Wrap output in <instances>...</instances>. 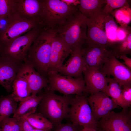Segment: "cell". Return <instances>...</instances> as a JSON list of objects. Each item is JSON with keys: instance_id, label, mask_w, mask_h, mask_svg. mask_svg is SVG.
I'll list each match as a JSON object with an SVG mask.
<instances>
[{"instance_id": "obj_26", "label": "cell", "mask_w": 131, "mask_h": 131, "mask_svg": "<svg viewBox=\"0 0 131 131\" xmlns=\"http://www.w3.org/2000/svg\"><path fill=\"white\" fill-rule=\"evenodd\" d=\"M114 45L113 49L112 50L116 57L123 55L130 54L131 52V32L129 31L125 38L121 41L117 42Z\"/></svg>"}, {"instance_id": "obj_27", "label": "cell", "mask_w": 131, "mask_h": 131, "mask_svg": "<svg viewBox=\"0 0 131 131\" xmlns=\"http://www.w3.org/2000/svg\"><path fill=\"white\" fill-rule=\"evenodd\" d=\"M130 7H123L113 11L111 13L121 26L123 28H126L131 21V9Z\"/></svg>"}, {"instance_id": "obj_30", "label": "cell", "mask_w": 131, "mask_h": 131, "mask_svg": "<svg viewBox=\"0 0 131 131\" xmlns=\"http://www.w3.org/2000/svg\"><path fill=\"white\" fill-rule=\"evenodd\" d=\"M2 131H22L20 119L13 117L5 120L1 126Z\"/></svg>"}, {"instance_id": "obj_6", "label": "cell", "mask_w": 131, "mask_h": 131, "mask_svg": "<svg viewBox=\"0 0 131 131\" xmlns=\"http://www.w3.org/2000/svg\"><path fill=\"white\" fill-rule=\"evenodd\" d=\"M44 28L41 26L33 28L24 35L0 47V55L18 63L26 60L33 43Z\"/></svg>"}, {"instance_id": "obj_13", "label": "cell", "mask_w": 131, "mask_h": 131, "mask_svg": "<svg viewBox=\"0 0 131 131\" xmlns=\"http://www.w3.org/2000/svg\"><path fill=\"white\" fill-rule=\"evenodd\" d=\"M71 50L56 34L51 46L50 59L47 74L58 73L65 59L70 54Z\"/></svg>"}, {"instance_id": "obj_37", "label": "cell", "mask_w": 131, "mask_h": 131, "mask_svg": "<svg viewBox=\"0 0 131 131\" xmlns=\"http://www.w3.org/2000/svg\"><path fill=\"white\" fill-rule=\"evenodd\" d=\"M67 5L71 6H78L80 4V0H62Z\"/></svg>"}, {"instance_id": "obj_19", "label": "cell", "mask_w": 131, "mask_h": 131, "mask_svg": "<svg viewBox=\"0 0 131 131\" xmlns=\"http://www.w3.org/2000/svg\"><path fill=\"white\" fill-rule=\"evenodd\" d=\"M42 0H15L14 12L28 19L40 18Z\"/></svg>"}, {"instance_id": "obj_28", "label": "cell", "mask_w": 131, "mask_h": 131, "mask_svg": "<svg viewBox=\"0 0 131 131\" xmlns=\"http://www.w3.org/2000/svg\"><path fill=\"white\" fill-rule=\"evenodd\" d=\"M104 24L108 38L112 42H116V33L118 27L114 16L111 14L104 15Z\"/></svg>"}, {"instance_id": "obj_1", "label": "cell", "mask_w": 131, "mask_h": 131, "mask_svg": "<svg viewBox=\"0 0 131 131\" xmlns=\"http://www.w3.org/2000/svg\"><path fill=\"white\" fill-rule=\"evenodd\" d=\"M55 28H44L33 43L27 57L29 63L41 75H47Z\"/></svg>"}, {"instance_id": "obj_11", "label": "cell", "mask_w": 131, "mask_h": 131, "mask_svg": "<svg viewBox=\"0 0 131 131\" xmlns=\"http://www.w3.org/2000/svg\"><path fill=\"white\" fill-rule=\"evenodd\" d=\"M131 70L113 54L106 60L99 70L108 77L112 76L122 87L131 84Z\"/></svg>"}, {"instance_id": "obj_4", "label": "cell", "mask_w": 131, "mask_h": 131, "mask_svg": "<svg viewBox=\"0 0 131 131\" xmlns=\"http://www.w3.org/2000/svg\"><path fill=\"white\" fill-rule=\"evenodd\" d=\"M40 16L44 27L55 28L79 10V5H67L62 0H42Z\"/></svg>"}, {"instance_id": "obj_29", "label": "cell", "mask_w": 131, "mask_h": 131, "mask_svg": "<svg viewBox=\"0 0 131 131\" xmlns=\"http://www.w3.org/2000/svg\"><path fill=\"white\" fill-rule=\"evenodd\" d=\"M105 5L102 8V12L104 15L111 14L113 11L124 6H130L126 0H105Z\"/></svg>"}, {"instance_id": "obj_40", "label": "cell", "mask_w": 131, "mask_h": 131, "mask_svg": "<svg viewBox=\"0 0 131 131\" xmlns=\"http://www.w3.org/2000/svg\"><path fill=\"white\" fill-rule=\"evenodd\" d=\"M102 131H103L102 130Z\"/></svg>"}, {"instance_id": "obj_35", "label": "cell", "mask_w": 131, "mask_h": 131, "mask_svg": "<svg viewBox=\"0 0 131 131\" xmlns=\"http://www.w3.org/2000/svg\"><path fill=\"white\" fill-rule=\"evenodd\" d=\"M128 27L126 28L121 26L118 27L117 32L116 42L122 40L125 38L130 29V28L128 29Z\"/></svg>"}, {"instance_id": "obj_10", "label": "cell", "mask_w": 131, "mask_h": 131, "mask_svg": "<svg viewBox=\"0 0 131 131\" xmlns=\"http://www.w3.org/2000/svg\"><path fill=\"white\" fill-rule=\"evenodd\" d=\"M128 109L119 112L113 110L98 122L103 131H131V113Z\"/></svg>"}, {"instance_id": "obj_33", "label": "cell", "mask_w": 131, "mask_h": 131, "mask_svg": "<svg viewBox=\"0 0 131 131\" xmlns=\"http://www.w3.org/2000/svg\"><path fill=\"white\" fill-rule=\"evenodd\" d=\"M122 95L125 102L129 107L131 105V84L122 86Z\"/></svg>"}, {"instance_id": "obj_39", "label": "cell", "mask_w": 131, "mask_h": 131, "mask_svg": "<svg viewBox=\"0 0 131 131\" xmlns=\"http://www.w3.org/2000/svg\"><path fill=\"white\" fill-rule=\"evenodd\" d=\"M0 131H2L0 127Z\"/></svg>"}, {"instance_id": "obj_24", "label": "cell", "mask_w": 131, "mask_h": 131, "mask_svg": "<svg viewBox=\"0 0 131 131\" xmlns=\"http://www.w3.org/2000/svg\"><path fill=\"white\" fill-rule=\"evenodd\" d=\"M17 102L11 94L0 97V127L2 122L14 114L17 107Z\"/></svg>"}, {"instance_id": "obj_8", "label": "cell", "mask_w": 131, "mask_h": 131, "mask_svg": "<svg viewBox=\"0 0 131 131\" xmlns=\"http://www.w3.org/2000/svg\"><path fill=\"white\" fill-rule=\"evenodd\" d=\"M49 83L47 88L57 91L65 95H72L87 92L83 79L76 78L59 73L48 74Z\"/></svg>"}, {"instance_id": "obj_5", "label": "cell", "mask_w": 131, "mask_h": 131, "mask_svg": "<svg viewBox=\"0 0 131 131\" xmlns=\"http://www.w3.org/2000/svg\"><path fill=\"white\" fill-rule=\"evenodd\" d=\"M5 21L3 28L0 31V47L7 44L33 28L43 27L40 18L27 19L14 12Z\"/></svg>"}, {"instance_id": "obj_3", "label": "cell", "mask_w": 131, "mask_h": 131, "mask_svg": "<svg viewBox=\"0 0 131 131\" xmlns=\"http://www.w3.org/2000/svg\"><path fill=\"white\" fill-rule=\"evenodd\" d=\"M55 29L56 34L71 51L82 48L86 38L87 18L79 10Z\"/></svg>"}, {"instance_id": "obj_20", "label": "cell", "mask_w": 131, "mask_h": 131, "mask_svg": "<svg viewBox=\"0 0 131 131\" xmlns=\"http://www.w3.org/2000/svg\"><path fill=\"white\" fill-rule=\"evenodd\" d=\"M12 91L11 95L17 102L23 100L31 95L27 81L20 69L13 82Z\"/></svg>"}, {"instance_id": "obj_12", "label": "cell", "mask_w": 131, "mask_h": 131, "mask_svg": "<svg viewBox=\"0 0 131 131\" xmlns=\"http://www.w3.org/2000/svg\"><path fill=\"white\" fill-rule=\"evenodd\" d=\"M87 99L95 120H98L119 106L111 98L103 91L90 95Z\"/></svg>"}, {"instance_id": "obj_21", "label": "cell", "mask_w": 131, "mask_h": 131, "mask_svg": "<svg viewBox=\"0 0 131 131\" xmlns=\"http://www.w3.org/2000/svg\"><path fill=\"white\" fill-rule=\"evenodd\" d=\"M41 95H31L20 102L13 117L20 119L25 114L30 112H36L38 107L42 99Z\"/></svg>"}, {"instance_id": "obj_25", "label": "cell", "mask_w": 131, "mask_h": 131, "mask_svg": "<svg viewBox=\"0 0 131 131\" xmlns=\"http://www.w3.org/2000/svg\"><path fill=\"white\" fill-rule=\"evenodd\" d=\"M23 116L31 126L36 129L52 130L54 127L52 123L39 112H30Z\"/></svg>"}, {"instance_id": "obj_36", "label": "cell", "mask_w": 131, "mask_h": 131, "mask_svg": "<svg viewBox=\"0 0 131 131\" xmlns=\"http://www.w3.org/2000/svg\"><path fill=\"white\" fill-rule=\"evenodd\" d=\"M119 58L123 60L124 62L123 64L128 68L131 70V58L128 57L126 55L121 56Z\"/></svg>"}, {"instance_id": "obj_2", "label": "cell", "mask_w": 131, "mask_h": 131, "mask_svg": "<svg viewBox=\"0 0 131 131\" xmlns=\"http://www.w3.org/2000/svg\"><path fill=\"white\" fill-rule=\"evenodd\" d=\"M41 94L42 98L38 107L37 112L42 114L56 126L68 118L72 99L71 95H60L47 88Z\"/></svg>"}, {"instance_id": "obj_38", "label": "cell", "mask_w": 131, "mask_h": 131, "mask_svg": "<svg viewBox=\"0 0 131 131\" xmlns=\"http://www.w3.org/2000/svg\"><path fill=\"white\" fill-rule=\"evenodd\" d=\"M81 131H99L98 129L91 128H83Z\"/></svg>"}, {"instance_id": "obj_16", "label": "cell", "mask_w": 131, "mask_h": 131, "mask_svg": "<svg viewBox=\"0 0 131 131\" xmlns=\"http://www.w3.org/2000/svg\"><path fill=\"white\" fill-rule=\"evenodd\" d=\"M82 49H77L71 51L70 58L63 65L58 73L74 78L83 79L82 73L85 65L82 57Z\"/></svg>"}, {"instance_id": "obj_17", "label": "cell", "mask_w": 131, "mask_h": 131, "mask_svg": "<svg viewBox=\"0 0 131 131\" xmlns=\"http://www.w3.org/2000/svg\"><path fill=\"white\" fill-rule=\"evenodd\" d=\"M18 62L0 55V85L8 92L12 91L13 82L21 67Z\"/></svg>"}, {"instance_id": "obj_23", "label": "cell", "mask_w": 131, "mask_h": 131, "mask_svg": "<svg viewBox=\"0 0 131 131\" xmlns=\"http://www.w3.org/2000/svg\"><path fill=\"white\" fill-rule=\"evenodd\" d=\"M108 84L103 92L111 97L119 106L123 109L128 108L122 98V87L113 78L108 77Z\"/></svg>"}, {"instance_id": "obj_32", "label": "cell", "mask_w": 131, "mask_h": 131, "mask_svg": "<svg viewBox=\"0 0 131 131\" xmlns=\"http://www.w3.org/2000/svg\"><path fill=\"white\" fill-rule=\"evenodd\" d=\"M55 127L54 131H81L83 128L71 122L61 123Z\"/></svg>"}, {"instance_id": "obj_18", "label": "cell", "mask_w": 131, "mask_h": 131, "mask_svg": "<svg viewBox=\"0 0 131 131\" xmlns=\"http://www.w3.org/2000/svg\"><path fill=\"white\" fill-rule=\"evenodd\" d=\"M20 69L26 79L31 95H37L42 89L48 88V79L36 71L29 63L26 61Z\"/></svg>"}, {"instance_id": "obj_14", "label": "cell", "mask_w": 131, "mask_h": 131, "mask_svg": "<svg viewBox=\"0 0 131 131\" xmlns=\"http://www.w3.org/2000/svg\"><path fill=\"white\" fill-rule=\"evenodd\" d=\"M82 51L85 67L98 70L102 67L106 60L114 54L112 50L102 47H86L82 48Z\"/></svg>"}, {"instance_id": "obj_7", "label": "cell", "mask_w": 131, "mask_h": 131, "mask_svg": "<svg viewBox=\"0 0 131 131\" xmlns=\"http://www.w3.org/2000/svg\"><path fill=\"white\" fill-rule=\"evenodd\" d=\"M68 118L72 123L83 128L98 129V122L93 116L87 97L83 93L75 95L70 106Z\"/></svg>"}, {"instance_id": "obj_22", "label": "cell", "mask_w": 131, "mask_h": 131, "mask_svg": "<svg viewBox=\"0 0 131 131\" xmlns=\"http://www.w3.org/2000/svg\"><path fill=\"white\" fill-rule=\"evenodd\" d=\"M105 0H80L79 11L87 18H92L102 12Z\"/></svg>"}, {"instance_id": "obj_15", "label": "cell", "mask_w": 131, "mask_h": 131, "mask_svg": "<svg viewBox=\"0 0 131 131\" xmlns=\"http://www.w3.org/2000/svg\"><path fill=\"white\" fill-rule=\"evenodd\" d=\"M83 73L87 93L90 95L103 91L108 84V77L99 70L85 67Z\"/></svg>"}, {"instance_id": "obj_9", "label": "cell", "mask_w": 131, "mask_h": 131, "mask_svg": "<svg viewBox=\"0 0 131 131\" xmlns=\"http://www.w3.org/2000/svg\"><path fill=\"white\" fill-rule=\"evenodd\" d=\"M104 16L102 12L92 18H87V30L85 42L87 47L107 49L108 47L114 44L107 37L104 26Z\"/></svg>"}, {"instance_id": "obj_31", "label": "cell", "mask_w": 131, "mask_h": 131, "mask_svg": "<svg viewBox=\"0 0 131 131\" xmlns=\"http://www.w3.org/2000/svg\"><path fill=\"white\" fill-rule=\"evenodd\" d=\"M15 0H0V20L6 19L14 12Z\"/></svg>"}, {"instance_id": "obj_34", "label": "cell", "mask_w": 131, "mask_h": 131, "mask_svg": "<svg viewBox=\"0 0 131 131\" xmlns=\"http://www.w3.org/2000/svg\"><path fill=\"white\" fill-rule=\"evenodd\" d=\"M22 131H51L52 130H40L36 129L31 126L24 116L20 118Z\"/></svg>"}]
</instances>
